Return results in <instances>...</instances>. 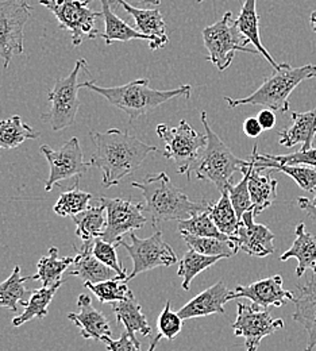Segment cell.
<instances>
[{
  "label": "cell",
  "mask_w": 316,
  "mask_h": 351,
  "mask_svg": "<svg viewBox=\"0 0 316 351\" xmlns=\"http://www.w3.org/2000/svg\"><path fill=\"white\" fill-rule=\"evenodd\" d=\"M90 136L95 145L90 165L103 172L106 188H111L126 176L133 175L150 153L160 152L158 147L146 145L134 135L118 129L106 132L90 130Z\"/></svg>",
  "instance_id": "1"
},
{
  "label": "cell",
  "mask_w": 316,
  "mask_h": 351,
  "mask_svg": "<svg viewBox=\"0 0 316 351\" xmlns=\"http://www.w3.org/2000/svg\"><path fill=\"white\" fill-rule=\"evenodd\" d=\"M132 186L138 188L143 195V213L150 215L151 224L156 227L160 221L185 220L208 208L207 202H192L175 186L165 172L147 176L143 181H133Z\"/></svg>",
  "instance_id": "2"
},
{
  "label": "cell",
  "mask_w": 316,
  "mask_h": 351,
  "mask_svg": "<svg viewBox=\"0 0 316 351\" xmlns=\"http://www.w3.org/2000/svg\"><path fill=\"white\" fill-rule=\"evenodd\" d=\"M149 79H138L119 87H99L95 82H84L83 88L99 93L111 106L127 114L130 123L175 97H191L192 87L189 84L175 89L158 90L149 87Z\"/></svg>",
  "instance_id": "3"
},
{
  "label": "cell",
  "mask_w": 316,
  "mask_h": 351,
  "mask_svg": "<svg viewBox=\"0 0 316 351\" xmlns=\"http://www.w3.org/2000/svg\"><path fill=\"white\" fill-rule=\"evenodd\" d=\"M316 77V65L308 64L299 68H292L289 64H280L278 69L269 76L257 90L252 95L241 99H232L226 96L230 108L239 106H264L274 112L285 114L291 110L289 96L295 88L306 80Z\"/></svg>",
  "instance_id": "4"
},
{
  "label": "cell",
  "mask_w": 316,
  "mask_h": 351,
  "mask_svg": "<svg viewBox=\"0 0 316 351\" xmlns=\"http://www.w3.org/2000/svg\"><path fill=\"white\" fill-rule=\"evenodd\" d=\"M202 123L206 130L207 143L192 171H195L196 178L210 181L223 192L232 184L234 173L238 171L242 172V169L249 165V161L238 158L218 134L214 132L208 123L206 111L202 112Z\"/></svg>",
  "instance_id": "5"
},
{
  "label": "cell",
  "mask_w": 316,
  "mask_h": 351,
  "mask_svg": "<svg viewBox=\"0 0 316 351\" xmlns=\"http://www.w3.org/2000/svg\"><path fill=\"white\" fill-rule=\"evenodd\" d=\"M87 65L84 58H79L72 72L65 77L57 79L54 87L50 89L47 95L50 111L42 114L41 119L50 125L53 132L64 130L75 123L82 104L79 90L83 88V83H79L77 79L82 71H88Z\"/></svg>",
  "instance_id": "6"
},
{
  "label": "cell",
  "mask_w": 316,
  "mask_h": 351,
  "mask_svg": "<svg viewBox=\"0 0 316 351\" xmlns=\"http://www.w3.org/2000/svg\"><path fill=\"white\" fill-rule=\"evenodd\" d=\"M160 139L165 143L162 156L173 161L180 175L191 177V172L200 157V150L207 143L206 134L196 132L186 121H180L176 128L161 123L156 129Z\"/></svg>",
  "instance_id": "7"
},
{
  "label": "cell",
  "mask_w": 316,
  "mask_h": 351,
  "mask_svg": "<svg viewBox=\"0 0 316 351\" xmlns=\"http://www.w3.org/2000/svg\"><path fill=\"white\" fill-rule=\"evenodd\" d=\"M92 0H40L58 21V27L71 34L72 46L77 47L83 40H95L100 36L96 21L103 18L101 11L90 10Z\"/></svg>",
  "instance_id": "8"
},
{
  "label": "cell",
  "mask_w": 316,
  "mask_h": 351,
  "mask_svg": "<svg viewBox=\"0 0 316 351\" xmlns=\"http://www.w3.org/2000/svg\"><path fill=\"white\" fill-rule=\"evenodd\" d=\"M203 41L208 50L207 60L211 61L219 71H226L231 65L236 51L260 54L256 47H247L250 43L238 30L235 22L232 21L231 11H227L221 21L203 30Z\"/></svg>",
  "instance_id": "9"
},
{
  "label": "cell",
  "mask_w": 316,
  "mask_h": 351,
  "mask_svg": "<svg viewBox=\"0 0 316 351\" xmlns=\"http://www.w3.org/2000/svg\"><path fill=\"white\" fill-rule=\"evenodd\" d=\"M33 7L26 0H0V58L4 71L25 51V26Z\"/></svg>",
  "instance_id": "10"
},
{
  "label": "cell",
  "mask_w": 316,
  "mask_h": 351,
  "mask_svg": "<svg viewBox=\"0 0 316 351\" xmlns=\"http://www.w3.org/2000/svg\"><path fill=\"white\" fill-rule=\"evenodd\" d=\"M132 243L129 245L125 241H119L118 245L123 246L129 256L133 260V270L127 277V282L136 278L138 274L149 271L151 269L164 266H172L179 263V258L175 250L162 239V232L157 231L149 238H138L136 232H130Z\"/></svg>",
  "instance_id": "11"
},
{
  "label": "cell",
  "mask_w": 316,
  "mask_h": 351,
  "mask_svg": "<svg viewBox=\"0 0 316 351\" xmlns=\"http://www.w3.org/2000/svg\"><path fill=\"white\" fill-rule=\"evenodd\" d=\"M285 327L282 319H273L267 308L257 304L238 303L236 319L232 324L234 335L245 338L246 351H257L263 339Z\"/></svg>",
  "instance_id": "12"
},
{
  "label": "cell",
  "mask_w": 316,
  "mask_h": 351,
  "mask_svg": "<svg viewBox=\"0 0 316 351\" xmlns=\"http://www.w3.org/2000/svg\"><path fill=\"white\" fill-rule=\"evenodd\" d=\"M40 152L45 156L50 168L45 181L46 192H50L54 185L64 180L84 175L90 167V162L84 161L83 150L76 136H72L60 149H51L47 145H42Z\"/></svg>",
  "instance_id": "13"
},
{
  "label": "cell",
  "mask_w": 316,
  "mask_h": 351,
  "mask_svg": "<svg viewBox=\"0 0 316 351\" xmlns=\"http://www.w3.org/2000/svg\"><path fill=\"white\" fill-rule=\"evenodd\" d=\"M104 203L107 211V224L101 235L108 243L117 245L127 232L142 228L147 219L143 217V203H134L133 200L108 199L99 196Z\"/></svg>",
  "instance_id": "14"
},
{
  "label": "cell",
  "mask_w": 316,
  "mask_h": 351,
  "mask_svg": "<svg viewBox=\"0 0 316 351\" xmlns=\"http://www.w3.org/2000/svg\"><path fill=\"white\" fill-rule=\"evenodd\" d=\"M254 211L243 214L235 238L239 250L257 258H265L274 253V234L271 230L254 221Z\"/></svg>",
  "instance_id": "15"
},
{
  "label": "cell",
  "mask_w": 316,
  "mask_h": 351,
  "mask_svg": "<svg viewBox=\"0 0 316 351\" xmlns=\"http://www.w3.org/2000/svg\"><path fill=\"white\" fill-rule=\"evenodd\" d=\"M284 280L280 274L256 281L250 285H238L234 292V300L245 298L252 303L263 308L282 307L295 300V295L291 291H285Z\"/></svg>",
  "instance_id": "16"
},
{
  "label": "cell",
  "mask_w": 316,
  "mask_h": 351,
  "mask_svg": "<svg viewBox=\"0 0 316 351\" xmlns=\"http://www.w3.org/2000/svg\"><path fill=\"white\" fill-rule=\"evenodd\" d=\"M234 292L230 291L223 281H218L212 287L207 288L196 298L189 300L178 313L182 320L208 316L212 313H225V304L234 300Z\"/></svg>",
  "instance_id": "17"
},
{
  "label": "cell",
  "mask_w": 316,
  "mask_h": 351,
  "mask_svg": "<svg viewBox=\"0 0 316 351\" xmlns=\"http://www.w3.org/2000/svg\"><path fill=\"white\" fill-rule=\"evenodd\" d=\"M111 4L121 5L136 22V30L153 38V44L149 45L150 50H158L169 43L167 34V25L164 16L157 8H141L129 4L125 0H111Z\"/></svg>",
  "instance_id": "18"
},
{
  "label": "cell",
  "mask_w": 316,
  "mask_h": 351,
  "mask_svg": "<svg viewBox=\"0 0 316 351\" xmlns=\"http://www.w3.org/2000/svg\"><path fill=\"white\" fill-rule=\"evenodd\" d=\"M79 312H69L68 319L80 330L84 339L101 341L103 337H111L112 331L108 319L104 313L92 306L90 296L83 293L77 299Z\"/></svg>",
  "instance_id": "19"
},
{
  "label": "cell",
  "mask_w": 316,
  "mask_h": 351,
  "mask_svg": "<svg viewBox=\"0 0 316 351\" xmlns=\"http://www.w3.org/2000/svg\"><path fill=\"white\" fill-rule=\"evenodd\" d=\"M293 322L299 323L307 331V345L304 351L316 349V274L308 282L297 285V296H295Z\"/></svg>",
  "instance_id": "20"
},
{
  "label": "cell",
  "mask_w": 316,
  "mask_h": 351,
  "mask_svg": "<svg viewBox=\"0 0 316 351\" xmlns=\"http://www.w3.org/2000/svg\"><path fill=\"white\" fill-rule=\"evenodd\" d=\"M291 258L297 260L296 276L300 278L307 270L316 274V235L306 230L304 223H299L295 230V241L292 246L280 256V261L285 263Z\"/></svg>",
  "instance_id": "21"
},
{
  "label": "cell",
  "mask_w": 316,
  "mask_h": 351,
  "mask_svg": "<svg viewBox=\"0 0 316 351\" xmlns=\"http://www.w3.org/2000/svg\"><path fill=\"white\" fill-rule=\"evenodd\" d=\"M112 312L115 313L117 322L122 323L125 326V330L127 331L132 341L141 346L139 341L136 339V334H142L143 337L151 335V327L147 323V319L145 313L142 312L141 304L136 302V296L132 291L127 292L126 298L121 302L111 303Z\"/></svg>",
  "instance_id": "22"
},
{
  "label": "cell",
  "mask_w": 316,
  "mask_h": 351,
  "mask_svg": "<svg viewBox=\"0 0 316 351\" xmlns=\"http://www.w3.org/2000/svg\"><path fill=\"white\" fill-rule=\"evenodd\" d=\"M93 241L83 242L80 247H76L77 256L75 257V261L72 263L71 271L68 274L77 276L84 282L96 284L115 277L117 273L93 256Z\"/></svg>",
  "instance_id": "23"
},
{
  "label": "cell",
  "mask_w": 316,
  "mask_h": 351,
  "mask_svg": "<svg viewBox=\"0 0 316 351\" xmlns=\"http://www.w3.org/2000/svg\"><path fill=\"white\" fill-rule=\"evenodd\" d=\"M291 115V126L278 132L280 145L293 147L300 143L303 150L311 149L316 136V108L306 112H292Z\"/></svg>",
  "instance_id": "24"
},
{
  "label": "cell",
  "mask_w": 316,
  "mask_h": 351,
  "mask_svg": "<svg viewBox=\"0 0 316 351\" xmlns=\"http://www.w3.org/2000/svg\"><path fill=\"white\" fill-rule=\"evenodd\" d=\"M101 4V12L104 19V32L100 33V38L106 45H111L115 41L118 43H129L133 40H142L153 44V38L141 33L139 30L133 29L130 25H127L123 19H121L111 8V0H100Z\"/></svg>",
  "instance_id": "25"
},
{
  "label": "cell",
  "mask_w": 316,
  "mask_h": 351,
  "mask_svg": "<svg viewBox=\"0 0 316 351\" xmlns=\"http://www.w3.org/2000/svg\"><path fill=\"white\" fill-rule=\"evenodd\" d=\"M250 160L253 161L256 168L263 171H278L284 175L289 176L295 180V182L306 192H315L316 191V169L306 165H285L271 158L265 157L264 154L258 153V146L254 145Z\"/></svg>",
  "instance_id": "26"
},
{
  "label": "cell",
  "mask_w": 316,
  "mask_h": 351,
  "mask_svg": "<svg viewBox=\"0 0 316 351\" xmlns=\"http://www.w3.org/2000/svg\"><path fill=\"white\" fill-rule=\"evenodd\" d=\"M234 22L238 30L241 32V34L245 36L246 40L260 51V54L271 64L273 69H278L280 64L276 62V60L271 57L269 51L261 43L260 16L257 14V0H245L241 14Z\"/></svg>",
  "instance_id": "27"
},
{
  "label": "cell",
  "mask_w": 316,
  "mask_h": 351,
  "mask_svg": "<svg viewBox=\"0 0 316 351\" xmlns=\"http://www.w3.org/2000/svg\"><path fill=\"white\" fill-rule=\"evenodd\" d=\"M249 176V192L256 215L269 208L277 197V180L271 177V171L263 175V169L256 168L253 161Z\"/></svg>",
  "instance_id": "28"
},
{
  "label": "cell",
  "mask_w": 316,
  "mask_h": 351,
  "mask_svg": "<svg viewBox=\"0 0 316 351\" xmlns=\"http://www.w3.org/2000/svg\"><path fill=\"white\" fill-rule=\"evenodd\" d=\"M72 220L76 224V234L83 242L101 238L107 224L106 206L99 199L97 204L90 206L83 213L72 217Z\"/></svg>",
  "instance_id": "29"
},
{
  "label": "cell",
  "mask_w": 316,
  "mask_h": 351,
  "mask_svg": "<svg viewBox=\"0 0 316 351\" xmlns=\"http://www.w3.org/2000/svg\"><path fill=\"white\" fill-rule=\"evenodd\" d=\"M65 282V280L57 282L51 287H42L40 289H34L30 299L27 300V304L25 306V311L12 319L14 327H21L25 323L33 320V319H44L47 316V308L53 302V298L56 296L60 287Z\"/></svg>",
  "instance_id": "30"
},
{
  "label": "cell",
  "mask_w": 316,
  "mask_h": 351,
  "mask_svg": "<svg viewBox=\"0 0 316 351\" xmlns=\"http://www.w3.org/2000/svg\"><path fill=\"white\" fill-rule=\"evenodd\" d=\"M73 257L58 258V249L50 247L49 253L37 263V274L30 276L32 281H41L42 287H51L65 280L64 273L72 266Z\"/></svg>",
  "instance_id": "31"
},
{
  "label": "cell",
  "mask_w": 316,
  "mask_h": 351,
  "mask_svg": "<svg viewBox=\"0 0 316 351\" xmlns=\"http://www.w3.org/2000/svg\"><path fill=\"white\" fill-rule=\"evenodd\" d=\"M41 132L26 125L19 115L0 121V150H11L27 139H38Z\"/></svg>",
  "instance_id": "32"
},
{
  "label": "cell",
  "mask_w": 316,
  "mask_h": 351,
  "mask_svg": "<svg viewBox=\"0 0 316 351\" xmlns=\"http://www.w3.org/2000/svg\"><path fill=\"white\" fill-rule=\"evenodd\" d=\"M186 245L195 252L204 256H222L225 258L234 257L239 252V246L235 238L230 237L226 239L212 238V237H195V235H181Z\"/></svg>",
  "instance_id": "33"
},
{
  "label": "cell",
  "mask_w": 316,
  "mask_h": 351,
  "mask_svg": "<svg viewBox=\"0 0 316 351\" xmlns=\"http://www.w3.org/2000/svg\"><path fill=\"white\" fill-rule=\"evenodd\" d=\"M26 281H30V276L22 277L21 267L15 266L10 277L0 282V307L8 308L12 312H16L19 303L26 306Z\"/></svg>",
  "instance_id": "34"
},
{
  "label": "cell",
  "mask_w": 316,
  "mask_h": 351,
  "mask_svg": "<svg viewBox=\"0 0 316 351\" xmlns=\"http://www.w3.org/2000/svg\"><path fill=\"white\" fill-rule=\"evenodd\" d=\"M221 260H225V257H222V256H215V257L204 256V254H200V253H197V252H195L193 249L189 247V250L184 254V257L179 261L178 276L182 278L181 288L184 291H189L191 282L197 274L207 270L212 265L219 263Z\"/></svg>",
  "instance_id": "35"
},
{
  "label": "cell",
  "mask_w": 316,
  "mask_h": 351,
  "mask_svg": "<svg viewBox=\"0 0 316 351\" xmlns=\"http://www.w3.org/2000/svg\"><path fill=\"white\" fill-rule=\"evenodd\" d=\"M79 178L76 180V184L71 189H68L60 195V197L54 206V213L57 215H60L62 218H68V217L72 218L90 207L93 195H90L88 192H84L79 188Z\"/></svg>",
  "instance_id": "36"
},
{
  "label": "cell",
  "mask_w": 316,
  "mask_h": 351,
  "mask_svg": "<svg viewBox=\"0 0 316 351\" xmlns=\"http://www.w3.org/2000/svg\"><path fill=\"white\" fill-rule=\"evenodd\" d=\"M221 193L222 196L217 203H210L208 211L222 234H225L227 237H235L241 221L238 219L236 213L232 207L228 191L226 189Z\"/></svg>",
  "instance_id": "37"
},
{
  "label": "cell",
  "mask_w": 316,
  "mask_h": 351,
  "mask_svg": "<svg viewBox=\"0 0 316 351\" xmlns=\"http://www.w3.org/2000/svg\"><path fill=\"white\" fill-rule=\"evenodd\" d=\"M210 207V206H208ZM181 235H195V237H212L226 239L230 238L219 231L215 221L211 218L208 208L191 217L189 219L179 220L178 226Z\"/></svg>",
  "instance_id": "38"
},
{
  "label": "cell",
  "mask_w": 316,
  "mask_h": 351,
  "mask_svg": "<svg viewBox=\"0 0 316 351\" xmlns=\"http://www.w3.org/2000/svg\"><path fill=\"white\" fill-rule=\"evenodd\" d=\"M84 287L88 288L90 292L97 298V300L103 304H111L115 302H121L126 298L130 291L127 287V281L119 277L118 274L110 280L101 282H84Z\"/></svg>",
  "instance_id": "39"
},
{
  "label": "cell",
  "mask_w": 316,
  "mask_h": 351,
  "mask_svg": "<svg viewBox=\"0 0 316 351\" xmlns=\"http://www.w3.org/2000/svg\"><path fill=\"white\" fill-rule=\"evenodd\" d=\"M184 326V320L181 319L180 315L175 311H172L171 308V302L167 300L164 309L161 311L158 319H157V330L158 334L157 337L153 339V342L150 343V348L147 351H154L158 342L165 338L168 341H173L176 339V337L180 334Z\"/></svg>",
  "instance_id": "40"
},
{
  "label": "cell",
  "mask_w": 316,
  "mask_h": 351,
  "mask_svg": "<svg viewBox=\"0 0 316 351\" xmlns=\"http://www.w3.org/2000/svg\"><path fill=\"white\" fill-rule=\"evenodd\" d=\"M250 169H252V162L249 160V165L242 169V173H243L242 180L236 185L230 184L227 186V191H228V195H230V200L232 203V207H234V210L236 213V217H238L239 221L242 219L245 213L253 210V203H252V197H250V192H249Z\"/></svg>",
  "instance_id": "41"
},
{
  "label": "cell",
  "mask_w": 316,
  "mask_h": 351,
  "mask_svg": "<svg viewBox=\"0 0 316 351\" xmlns=\"http://www.w3.org/2000/svg\"><path fill=\"white\" fill-rule=\"evenodd\" d=\"M92 252H93V256L99 261H101L104 265H107L108 267H111L123 280H127L129 274L126 273V269L119 263V258H118V254H117V245L108 243L101 238H96L93 241Z\"/></svg>",
  "instance_id": "42"
},
{
  "label": "cell",
  "mask_w": 316,
  "mask_h": 351,
  "mask_svg": "<svg viewBox=\"0 0 316 351\" xmlns=\"http://www.w3.org/2000/svg\"><path fill=\"white\" fill-rule=\"evenodd\" d=\"M264 156L273 161H277L285 165H306V167L316 168V147H311L307 150L300 149L291 154H280V156L264 154Z\"/></svg>",
  "instance_id": "43"
},
{
  "label": "cell",
  "mask_w": 316,
  "mask_h": 351,
  "mask_svg": "<svg viewBox=\"0 0 316 351\" xmlns=\"http://www.w3.org/2000/svg\"><path fill=\"white\" fill-rule=\"evenodd\" d=\"M108 351H142L141 346L136 345L125 330L119 339H112L111 337H103L101 341Z\"/></svg>",
  "instance_id": "44"
},
{
  "label": "cell",
  "mask_w": 316,
  "mask_h": 351,
  "mask_svg": "<svg viewBox=\"0 0 316 351\" xmlns=\"http://www.w3.org/2000/svg\"><path fill=\"white\" fill-rule=\"evenodd\" d=\"M264 132L263 126L260 125L257 118H247L243 122V132L249 136V138H257L261 135V132Z\"/></svg>",
  "instance_id": "45"
},
{
  "label": "cell",
  "mask_w": 316,
  "mask_h": 351,
  "mask_svg": "<svg viewBox=\"0 0 316 351\" xmlns=\"http://www.w3.org/2000/svg\"><path fill=\"white\" fill-rule=\"evenodd\" d=\"M257 119H258L260 125L263 126L264 132L271 130V129L274 128V125H276V115H274V111H271L269 108L260 111Z\"/></svg>",
  "instance_id": "46"
},
{
  "label": "cell",
  "mask_w": 316,
  "mask_h": 351,
  "mask_svg": "<svg viewBox=\"0 0 316 351\" xmlns=\"http://www.w3.org/2000/svg\"><path fill=\"white\" fill-rule=\"evenodd\" d=\"M297 204L299 207L311 218L313 220H316V206L313 204V202L307 197H299L297 199Z\"/></svg>",
  "instance_id": "47"
},
{
  "label": "cell",
  "mask_w": 316,
  "mask_h": 351,
  "mask_svg": "<svg viewBox=\"0 0 316 351\" xmlns=\"http://www.w3.org/2000/svg\"><path fill=\"white\" fill-rule=\"evenodd\" d=\"M132 5L141 7V8H150L151 5H160L161 0H125Z\"/></svg>",
  "instance_id": "48"
},
{
  "label": "cell",
  "mask_w": 316,
  "mask_h": 351,
  "mask_svg": "<svg viewBox=\"0 0 316 351\" xmlns=\"http://www.w3.org/2000/svg\"><path fill=\"white\" fill-rule=\"evenodd\" d=\"M310 22H311V26H313V30L316 33V11H314L311 14V18H310Z\"/></svg>",
  "instance_id": "49"
},
{
  "label": "cell",
  "mask_w": 316,
  "mask_h": 351,
  "mask_svg": "<svg viewBox=\"0 0 316 351\" xmlns=\"http://www.w3.org/2000/svg\"><path fill=\"white\" fill-rule=\"evenodd\" d=\"M313 204H314V206H316V191H315V197H314V200H313Z\"/></svg>",
  "instance_id": "50"
},
{
  "label": "cell",
  "mask_w": 316,
  "mask_h": 351,
  "mask_svg": "<svg viewBox=\"0 0 316 351\" xmlns=\"http://www.w3.org/2000/svg\"><path fill=\"white\" fill-rule=\"evenodd\" d=\"M202 1H204V0H197V3H202Z\"/></svg>",
  "instance_id": "51"
}]
</instances>
